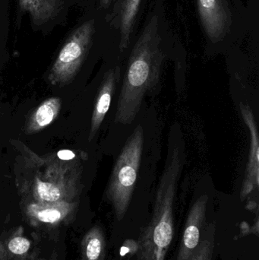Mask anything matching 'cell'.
<instances>
[{
	"label": "cell",
	"mask_w": 259,
	"mask_h": 260,
	"mask_svg": "<svg viewBox=\"0 0 259 260\" xmlns=\"http://www.w3.org/2000/svg\"><path fill=\"white\" fill-rule=\"evenodd\" d=\"M203 238L200 245L191 260H212L214 254V240H215V226L209 224L204 230Z\"/></svg>",
	"instance_id": "2e32d148"
},
{
	"label": "cell",
	"mask_w": 259,
	"mask_h": 260,
	"mask_svg": "<svg viewBox=\"0 0 259 260\" xmlns=\"http://www.w3.org/2000/svg\"><path fill=\"white\" fill-rule=\"evenodd\" d=\"M17 152L15 183L21 203L79 202L83 190L82 156L61 160L56 152L39 155L18 139L10 140Z\"/></svg>",
	"instance_id": "6da1fadb"
},
{
	"label": "cell",
	"mask_w": 259,
	"mask_h": 260,
	"mask_svg": "<svg viewBox=\"0 0 259 260\" xmlns=\"http://www.w3.org/2000/svg\"><path fill=\"white\" fill-rule=\"evenodd\" d=\"M199 16L208 38L221 41L229 31L231 14L227 0H197Z\"/></svg>",
	"instance_id": "ba28073f"
},
{
	"label": "cell",
	"mask_w": 259,
	"mask_h": 260,
	"mask_svg": "<svg viewBox=\"0 0 259 260\" xmlns=\"http://www.w3.org/2000/svg\"><path fill=\"white\" fill-rule=\"evenodd\" d=\"M31 251L32 242L24 235L21 226L0 237V260H27Z\"/></svg>",
	"instance_id": "8fae6325"
},
{
	"label": "cell",
	"mask_w": 259,
	"mask_h": 260,
	"mask_svg": "<svg viewBox=\"0 0 259 260\" xmlns=\"http://www.w3.org/2000/svg\"><path fill=\"white\" fill-rule=\"evenodd\" d=\"M79 207V202L61 203H22L24 215L30 225L53 227L72 218Z\"/></svg>",
	"instance_id": "52a82bcc"
},
{
	"label": "cell",
	"mask_w": 259,
	"mask_h": 260,
	"mask_svg": "<svg viewBox=\"0 0 259 260\" xmlns=\"http://www.w3.org/2000/svg\"><path fill=\"white\" fill-rule=\"evenodd\" d=\"M19 4L24 12L29 13L33 22L40 25L56 16L62 0H19Z\"/></svg>",
	"instance_id": "5bb4252c"
},
{
	"label": "cell",
	"mask_w": 259,
	"mask_h": 260,
	"mask_svg": "<svg viewBox=\"0 0 259 260\" xmlns=\"http://www.w3.org/2000/svg\"><path fill=\"white\" fill-rule=\"evenodd\" d=\"M62 109V100L59 97L46 99L35 108L27 119L24 127L26 134L39 133L51 125Z\"/></svg>",
	"instance_id": "7c38bea8"
},
{
	"label": "cell",
	"mask_w": 259,
	"mask_h": 260,
	"mask_svg": "<svg viewBox=\"0 0 259 260\" xmlns=\"http://www.w3.org/2000/svg\"><path fill=\"white\" fill-rule=\"evenodd\" d=\"M111 0H100V3L103 7H107L110 3Z\"/></svg>",
	"instance_id": "ac0fdd59"
},
{
	"label": "cell",
	"mask_w": 259,
	"mask_h": 260,
	"mask_svg": "<svg viewBox=\"0 0 259 260\" xmlns=\"http://www.w3.org/2000/svg\"><path fill=\"white\" fill-rule=\"evenodd\" d=\"M208 197L202 195L190 208L179 243L176 260H191L197 251L205 230Z\"/></svg>",
	"instance_id": "8992f818"
},
{
	"label": "cell",
	"mask_w": 259,
	"mask_h": 260,
	"mask_svg": "<svg viewBox=\"0 0 259 260\" xmlns=\"http://www.w3.org/2000/svg\"><path fill=\"white\" fill-rule=\"evenodd\" d=\"M120 76L121 70L120 67L111 69L104 75L93 110L91 128L88 136L89 142L93 140L97 134L106 117V114L109 111L112 98L117 88V83L120 81Z\"/></svg>",
	"instance_id": "30bf717a"
},
{
	"label": "cell",
	"mask_w": 259,
	"mask_h": 260,
	"mask_svg": "<svg viewBox=\"0 0 259 260\" xmlns=\"http://www.w3.org/2000/svg\"><path fill=\"white\" fill-rule=\"evenodd\" d=\"M141 0H124L120 18V50L127 48Z\"/></svg>",
	"instance_id": "9a60e30c"
},
{
	"label": "cell",
	"mask_w": 259,
	"mask_h": 260,
	"mask_svg": "<svg viewBox=\"0 0 259 260\" xmlns=\"http://www.w3.org/2000/svg\"><path fill=\"white\" fill-rule=\"evenodd\" d=\"M94 30V20H89L70 35L49 73L48 80L52 85L63 87L74 80L86 59Z\"/></svg>",
	"instance_id": "5b68a950"
},
{
	"label": "cell",
	"mask_w": 259,
	"mask_h": 260,
	"mask_svg": "<svg viewBox=\"0 0 259 260\" xmlns=\"http://www.w3.org/2000/svg\"><path fill=\"white\" fill-rule=\"evenodd\" d=\"M185 163L182 144L171 131L164 171L158 183L152 219L138 242V260H165L174 236V203Z\"/></svg>",
	"instance_id": "3957f363"
},
{
	"label": "cell",
	"mask_w": 259,
	"mask_h": 260,
	"mask_svg": "<svg viewBox=\"0 0 259 260\" xmlns=\"http://www.w3.org/2000/svg\"><path fill=\"white\" fill-rule=\"evenodd\" d=\"M164 58L158 20L154 16L129 56L117 103V123L127 125L134 121L146 94L156 90L159 84Z\"/></svg>",
	"instance_id": "7a4b0ae2"
},
{
	"label": "cell",
	"mask_w": 259,
	"mask_h": 260,
	"mask_svg": "<svg viewBox=\"0 0 259 260\" xmlns=\"http://www.w3.org/2000/svg\"><path fill=\"white\" fill-rule=\"evenodd\" d=\"M106 242L101 226L96 224L84 235L81 241V260H105Z\"/></svg>",
	"instance_id": "4fadbf2b"
},
{
	"label": "cell",
	"mask_w": 259,
	"mask_h": 260,
	"mask_svg": "<svg viewBox=\"0 0 259 260\" xmlns=\"http://www.w3.org/2000/svg\"><path fill=\"white\" fill-rule=\"evenodd\" d=\"M240 109L250 136L249 157L242 189V196L245 197L258 188L259 184V136L255 115L249 105L240 103Z\"/></svg>",
	"instance_id": "9c48e42d"
},
{
	"label": "cell",
	"mask_w": 259,
	"mask_h": 260,
	"mask_svg": "<svg viewBox=\"0 0 259 260\" xmlns=\"http://www.w3.org/2000/svg\"><path fill=\"white\" fill-rule=\"evenodd\" d=\"M56 154L57 157L60 158L61 160H70L78 158V157H80L82 154H83L84 153L82 152L77 154V153L71 151V150L62 149L56 151Z\"/></svg>",
	"instance_id": "e0dca14e"
},
{
	"label": "cell",
	"mask_w": 259,
	"mask_h": 260,
	"mask_svg": "<svg viewBox=\"0 0 259 260\" xmlns=\"http://www.w3.org/2000/svg\"><path fill=\"white\" fill-rule=\"evenodd\" d=\"M144 132L137 126L123 146L109 177L106 196L117 221L126 215L132 200L141 164Z\"/></svg>",
	"instance_id": "277c9868"
}]
</instances>
